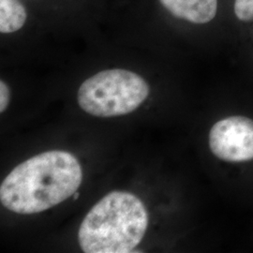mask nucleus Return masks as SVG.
<instances>
[{
	"label": "nucleus",
	"instance_id": "1",
	"mask_svg": "<svg viewBox=\"0 0 253 253\" xmlns=\"http://www.w3.org/2000/svg\"><path fill=\"white\" fill-rule=\"evenodd\" d=\"M82 180L81 165L73 154L47 151L9 172L1 183L0 201L14 213H40L73 196Z\"/></svg>",
	"mask_w": 253,
	"mask_h": 253
},
{
	"label": "nucleus",
	"instance_id": "2",
	"mask_svg": "<svg viewBox=\"0 0 253 253\" xmlns=\"http://www.w3.org/2000/svg\"><path fill=\"white\" fill-rule=\"evenodd\" d=\"M148 214L134 194L113 191L98 202L82 222L78 241L85 253H131L145 236Z\"/></svg>",
	"mask_w": 253,
	"mask_h": 253
},
{
	"label": "nucleus",
	"instance_id": "3",
	"mask_svg": "<svg viewBox=\"0 0 253 253\" xmlns=\"http://www.w3.org/2000/svg\"><path fill=\"white\" fill-rule=\"evenodd\" d=\"M149 86L136 73L114 69L97 73L84 82L78 103L85 113L99 118L124 116L135 111L148 97Z\"/></svg>",
	"mask_w": 253,
	"mask_h": 253
},
{
	"label": "nucleus",
	"instance_id": "4",
	"mask_svg": "<svg viewBox=\"0 0 253 253\" xmlns=\"http://www.w3.org/2000/svg\"><path fill=\"white\" fill-rule=\"evenodd\" d=\"M209 146L217 158L230 163L253 160V120L230 117L219 120L209 132Z\"/></svg>",
	"mask_w": 253,
	"mask_h": 253
},
{
	"label": "nucleus",
	"instance_id": "5",
	"mask_svg": "<svg viewBox=\"0 0 253 253\" xmlns=\"http://www.w3.org/2000/svg\"><path fill=\"white\" fill-rule=\"evenodd\" d=\"M176 18L193 24H207L217 14V0H160Z\"/></svg>",
	"mask_w": 253,
	"mask_h": 253
},
{
	"label": "nucleus",
	"instance_id": "6",
	"mask_svg": "<svg viewBox=\"0 0 253 253\" xmlns=\"http://www.w3.org/2000/svg\"><path fill=\"white\" fill-rule=\"evenodd\" d=\"M27 10L18 0H0V32L12 33L24 27Z\"/></svg>",
	"mask_w": 253,
	"mask_h": 253
},
{
	"label": "nucleus",
	"instance_id": "7",
	"mask_svg": "<svg viewBox=\"0 0 253 253\" xmlns=\"http://www.w3.org/2000/svg\"><path fill=\"white\" fill-rule=\"evenodd\" d=\"M235 13L241 21L253 19V0H235Z\"/></svg>",
	"mask_w": 253,
	"mask_h": 253
},
{
	"label": "nucleus",
	"instance_id": "8",
	"mask_svg": "<svg viewBox=\"0 0 253 253\" xmlns=\"http://www.w3.org/2000/svg\"><path fill=\"white\" fill-rule=\"evenodd\" d=\"M10 91L8 84L4 81L0 82V112L3 113L9 105Z\"/></svg>",
	"mask_w": 253,
	"mask_h": 253
},
{
	"label": "nucleus",
	"instance_id": "9",
	"mask_svg": "<svg viewBox=\"0 0 253 253\" xmlns=\"http://www.w3.org/2000/svg\"><path fill=\"white\" fill-rule=\"evenodd\" d=\"M79 195H80V194H79V193H78V192H77V191H76V192H75V193H74V194H73V198H74V200L78 199V197H79Z\"/></svg>",
	"mask_w": 253,
	"mask_h": 253
}]
</instances>
